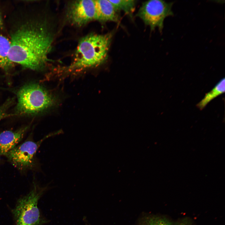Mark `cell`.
<instances>
[{
	"instance_id": "1",
	"label": "cell",
	"mask_w": 225,
	"mask_h": 225,
	"mask_svg": "<svg viewBox=\"0 0 225 225\" xmlns=\"http://www.w3.org/2000/svg\"><path fill=\"white\" fill-rule=\"evenodd\" d=\"M9 58L13 63L34 70L48 63L53 37L45 22L29 20L11 32Z\"/></svg>"
},
{
	"instance_id": "2",
	"label": "cell",
	"mask_w": 225,
	"mask_h": 225,
	"mask_svg": "<svg viewBox=\"0 0 225 225\" xmlns=\"http://www.w3.org/2000/svg\"><path fill=\"white\" fill-rule=\"evenodd\" d=\"M113 34H91L79 41L74 58L67 69L70 72L79 71L98 66L108 58Z\"/></svg>"
},
{
	"instance_id": "3",
	"label": "cell",
	"mask_w": 225,
	"mask_h": 225,
	"mask_svg": "<svg viewBox=\"0 0 225 225\" xmlns=\"http://www.w3.org/2000/svg\"><path fill=\"white\" fill-rule=\"evenodd\" d=\"M16 115H34L42 112L55 104L54 96L45 88L35 83L21 87L17 92Z\"/></svg>"
},
{
	"instance_id": "4",
	"label": "cell",
	"mask_w": 225,
	"mask_h": 225,
	"mask_svg": "<svg viewBox=\"0 0 225 225\" xmlns=\"http://www.w3.org/2000/svg\"><path fill=\"white\" fill-rule=\"evenodd\" d=\"M49 188L48 185L41 186L35 180L33 182L30 192L18 199L12 210L16 225H43L48 222L41 215L38 204Z\"/></svg>"
},
{
	"instance_id": "5",
	"label": "cell",
	"mask_w": 225,
	"mask_h": 225,
	"mask_svg": "<svg viewBox=\"0 0 225 225\" xmlns=\"http://www.w3.org/2000/svg\"><path fill=\"white\" fill-rule=\"evenodd\" d=\"M61 133L58 131L50 133L37 142L31 139L26 140L10 150L5 156L12 164L20 171L38 168L36 154L39 148L46 139Z\"/></svg>"
},
{
	"instance_id": "6",
	"label": "cell",
	"mask_w": 225,
	"mask_h": 225,
	"mask_svg": "<svg viewBox=\"0 0 225 225\" xmlns=\"http://www.w3.org/2000/svg\"><path fill=\"white\" fill-rule=\"evenodd\" d=\"M173 4V2H167L162 0L147 1L142 3L136 15L150 27L151 30L158 27L161 32L165 18L174 15L172 10Z\"/></svg>"
},
{
	"instance_id": "7",
	"label": "cell",
	"mask_w": 225,
	"mask_h": 225,
	"mask_svg": "<svg viewBox=\"0 0 225 225\" xmlns=\"http://www.w3.org/2000/svg\"><path fill=\"white\" fill-rule=\"evenodd\" d=\"M68 21L73 25L81 27L97 20L95 0L76 1L71 2L67 12Z\"/></svg>"
},
{
	"instance_id": "8",
	"label": "cell",
	"mask_w": 225,
	"mask_h": 225,
	"mask_svg": "<svg viewBox=\"0 0 225 225\" xmlns=\"http://www.w3.org/2000/svg\"><path fill=\"white\" fill-rule=\"evenodd\" d=\"M29 127L25 126L15 131L6 130L0 133V155H5L21 141Z\"/></svg>"
},
{
	"instance_id": "9",
	"label": "cell",
	"mask_w": 225,
	"mask_h": 225,
	"mask_svg": "<svg viewBox=\"0 0 225 225\" xmlns=\"http://www.w3.org/2000/svg\"><path fill=\"white\" fill-rule=\"evenodd\" d=\"M97 14V20L102 23L119 20L118 12L109 0H95Z\"/></svg>"
},
{
	"instance_id": "10",
	"label": "cell",
	"mask_w": 225,
	"mask_h": 225,
	"mask_svg": "<svg viewBox=\"0 0 225 225\" xmlns=\"http://www.w3.org/2000/svg\"><path fill=\"white\" fill-rule=\"evenodd\" d=\"M10 47V39L0 34V67L6 72L10 70L14 64L9 58Z\"/></svg>"
},
{
	"instance_id": "11",
	"label": "cell",
	"mask_w": 225,
	"mask_h": 225,
	"mask_svg": "<svg viewBox=\"0 0 225 225\" xmlns=\"http://www.w3.org/2000/svg\"><path fill=\"white\" fill-rule=\"evenodd\" d=\"M225 92V78L221 80L197 105L200 110L203 109L213 99Z\"/></svg>"
},
{
	"instance_id": "12",
	"label": "cell",
	"mask_w": 225,
	"mask_h": 225,
	"mask_svg": "<svg viewBox=\"0 0 225 225\" xmlns=\"http://www.w3.org/2000/svg\"><path fill=\"white\" fill-rule=\"evenodd\" d=\"M109 1L117 12L123 11L130 16H131L134 12L136 3V1L133 0Z\"/></svg>"
},
{
	"instance_id": "13",
	"label": "cell",
	"mask_w": 225,
	"mask_h": 225,
	"mask_svg": "<svg viewBox=\"0 0 225 225\" xmlns=\"http://www.w3.org/2000/svg\"><path fill=\"white\" fill-rule=\"evenodd\" d=\"M140 225H188V223L182 222L174 223L167 219L159 217L149 216L144 218Z\"/></svg>"
},
{
	"instance_id": "14",
	"label": "cell",
	"mask_w": 225,
	"mask_h": 225,
	"mask_svg": "<svg viewBox=\"0 0 225 225\" xmlns=\"http://www.w3.org/2000/svg\"><path fill=\"white\" fill-rule=\"evenodd\" d=\"M13 100L9 99L7 100L3 105L0 107V121L8 116L7 111L12 103Z\"/></svg>"
},
{
	"instance_id": "15",
	"label": "cell",
	"mask_w": 225,
	"mask_h": 225,
	"mask_svg": "<svg viewBox=\"0 0 225 225\" xmlns=\"http://www.w3.org/2000/svg\"><path fill=\"white\" fill-rule=\"evenodd\" d=\"M3 26V22L2 17L0 12V28H2Z\"/></svg>"
}]
</instances>
